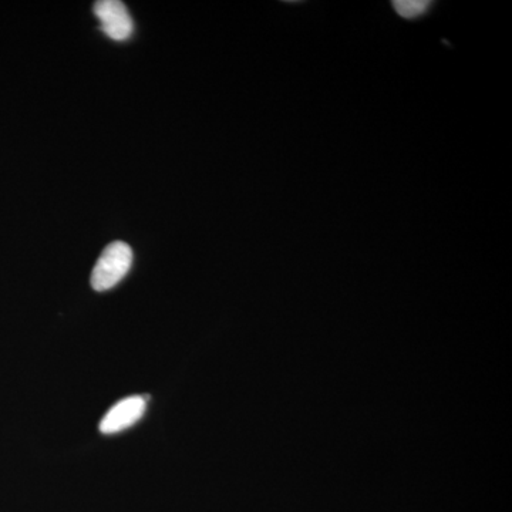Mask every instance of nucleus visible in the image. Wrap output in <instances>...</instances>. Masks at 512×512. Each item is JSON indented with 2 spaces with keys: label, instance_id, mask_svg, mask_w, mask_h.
<instances>
[{
  "label": "nucleus",
  "instance_id": "1",
  "mask_svg": "<svg viewBox=\"0 0 512 512\" xmlns=\"http://www.w3.org/2000/svg\"><path fill=\"white\" fill-rule=\"evenodd\" d=\"M133 264V249L126 242H111L101 252L99 261L94 265L92 272V286L94 291L104 292L114 288L123 281Z\"/></svg>",
  "mask_w": 512,
  "mask_h": 512
},
{
  "label": "nucleus",
  "instance_id": "2",
  "mask_svg": "<svg viewBox=\"0 0 512 512\" xmlns=\"http://www.w3.org/2000/svg\"><path fill=\"white\" fill-rule=\"evenodd\" d=\"M94 15L100 28L110 39L123 42L133 35L134 23L130 13L120 0H100L94 3Z\"/></svg>",
  "mask_w": 512,
  "mask_h": 512
},
{
  "label": "nucleus",
  "instance_id": "3",
  "mask_svg": "<svg viewBox=\"0 0 512 512\" xmlns=\"http://www.w3.org/2000/svg\"><path fill=\"white\" fill-rule=\"evenodd\" d=\"M147 409V399L143 396H131L114 404L109 413L103 417L100 423V431L103 434H116L134 426L141 420Z\"/></svg>",
  "mask_w": 512,
  "mask_h": 512
},
{
  "label": "nucleus",
  "instance_id": "4",
  "mask_svg": "<svg viewBox=\"0 0 512 512\" xmlns=\"http://www.w3.org/2000/svg\"><path fill=\"white\" fill-rule=\"evenodd\" d=\"M431 3L426 0H403V2H393L394 10L402 16L403 19H417L423 16L429 10Z\"/></svg>",
  "mask_w": 512,
  "mask_h": 512
}]
</instances>
